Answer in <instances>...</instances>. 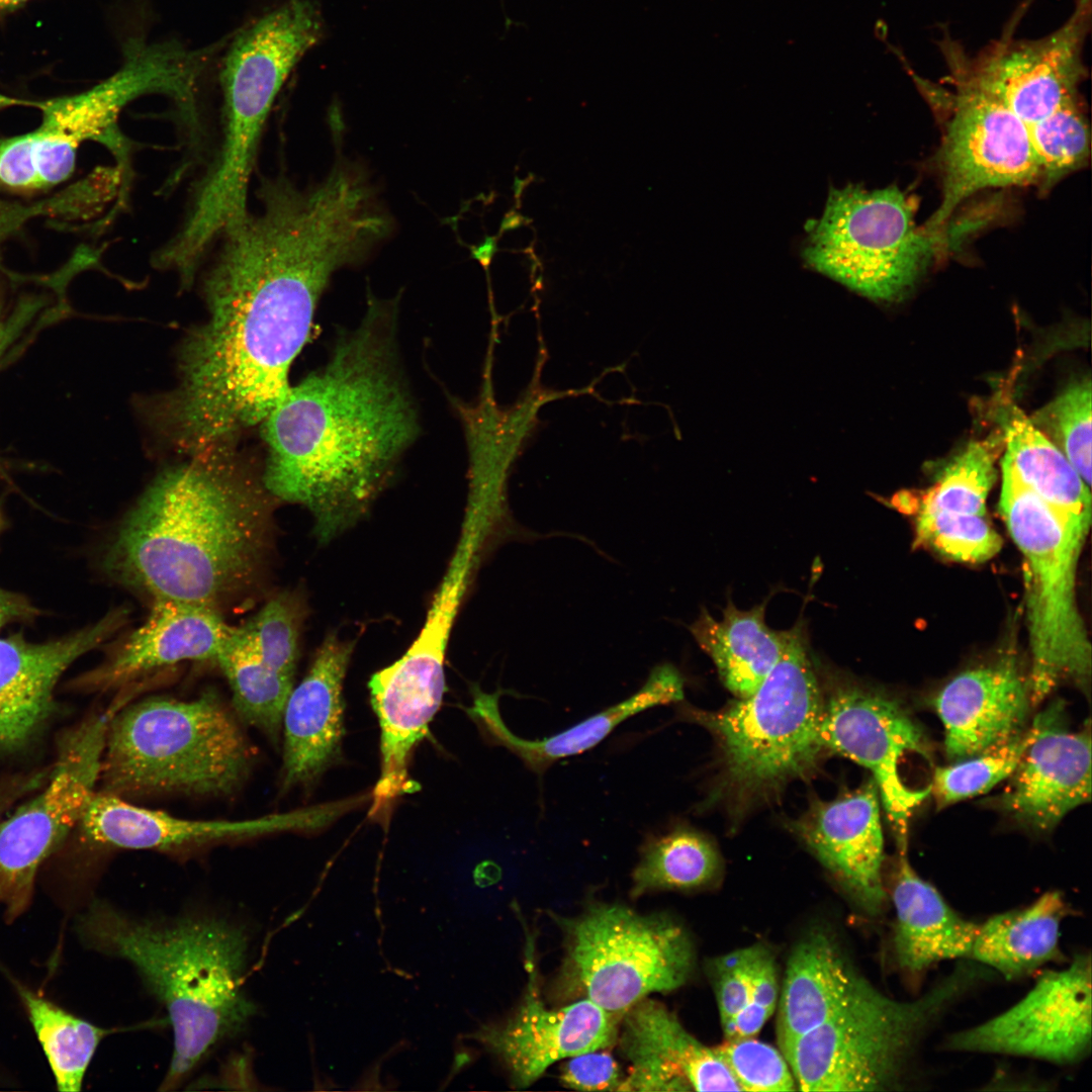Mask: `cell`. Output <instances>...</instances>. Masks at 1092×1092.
<instances>
[{"mask_svg": "<svg viewBox=\"0 0 1092 1092\" xmlns=\"http://www.w3.org/2000/svg\"><path fill=\"white\" fill-rule=\"evenodd\" d=\"M231 224L203 283L207 321L189 336L163 424L191 455L230 445L289 389L333 273L358 260L357 239L327 205L283 190Z\"/></svg>", "mask_w": 1092, "mask_h": 1092, "instance_id": "cell-1", "label": "cell"}, {"mask_svg": "<svg viewBox=\"0 0 1092 1092\" xmlns=\"http://www.w3.org/2000/svg\"><path fill=\"white\" fill-rule=\"evenodd\" d=\"M396 352L395 308L371 300L326 365L290 386L262 422L263 485L307 508L322 541L366 511L417 437Z\"/></svg>", "mask_w": 1092, "mask_h": 1092, "instance_id": "cell-2", "label": "cell"}, {"mask_svg": "<svg viewBox=\"0 0 1092 1092\" xmlns=\"http://www.w3.org/2000/svg\"><path fill=\"white\" fill-rule=\"evenodd\" d=\"M191 456L146 488L107 542L100 566L110 580L152 602L221 614L264 582L274 497L229 446Z\"/></svg>", "mask_w": 1092, "mask_h": 1092, "instance_id": "cell-3", "label": "cell"}, {"mask_svg": "<svg viewBox=\"0 0 1092 1092\" xmlns=\"http://www.w3.org/2000/svg\"><path fill=\"white\" fill-rule=\"evenodd\" d=\"M75 927L89 948L134 966L167 1009L174 1052L163 1091L177 1088L255 1012L243 991L247 938L234 924L211 917L140 919L93 900Z\"/></svg>", "mask_w": 1092, "mask_h": 1092, "instance_id": "cell-4", "label": "cell"}, {"mask_svg": "<svg viewBox=\"0 0 1092 1092\" xmlns=\"http://www.w3.org/2000/svg\"><path fill=\"white\" fill-rule=\"evenodd\" d=\"M238 719L210 690L192 700L159 696L122 706L108 725L102 792L122 799L235 794L255 761Z\"/></svg>", "mask_w": 1092, "mask_h": 1092, "instance_id": "cell-5", "label": "cell"}, {"mask_svg": "<svg viewBox=\"0 0 1092 1092\" xmlns=\"http://www.w3.org/2000/svg\"><path fill=\"white\" fill-rule=\"evenodd\" d=\"M322 22L307 1L292 0L239 32L222 61V140L179 228L190 247L204 250L248 209V188L261 133L289 73L321 37Z\"/></svg>", "mask_w": 1092, "mask_h": 1092, "instance_id": "cell-6", "label": "cell"}, {"mask_svg": "<svg viewBox=\"0 0 1092 1092\" xmlns=\"http://www.w3.org/2000/svg\"><path fill=\"white\" fill-rule=\"evenodd\" d=\"M959 964L922 995L894 999L868 980L835 1013L784 1056L802 1091L902 1089L930 1031L986 979L985 967Z\"/></svg>", "mask_w": 1092, "mask_h": 1092, "instance_id": "cell-7", "label": "cell"}, {"mask_svg": "<svg viewBox=\"0 0 1092 1092\" xmlns=\"http://www.w3.org/2000/svg\"><path fill=\"white\" fill-rule=\"evenodd\" d=\"M780 660L748 697L719 712L688 706L681 714L702 724L720 748L721 784L735 803L769 797L807 776L823 747L819 725L823 691L810 654L805 623L792 628Z\"/></svg>", "mask_w": 1092, "mask_h": 1092, "instance_id": "cell-8", "label": "cell"}, {"mask_svg": "<svg viewBox=\"0 0 1092 1092\" xmlns=\"http://www.w3.org/2000/svg\"><path fill=\"white\" fill-rule=\"evenodd\" d=\"M999 512L1023 557L1032 707L1061 682L1086 687L1091 644L1076 596L1085 541L1054 509L1002 469Z\"/></svg>", "mask_w": 1092, "mask_h": 1092, "instance_id": "cell-9", "label": "cell"}, {"mask_svg": "<svg viewBox=\"0 0 1092 1092\" xmlns=\"http://www.w3.org/2000/svg\"><path fill=\"white\" fill-rule=\"evenodd\" d=\"M937 239L916 225L914 207L896 187L831 189L811 224L807 264L874 300H893L915 282Z\"/></svg>", "mask_w": 1092, "mask_h": 1092, "instance_id": "cell-10", "label": "cell"}, {"mask_svg": "<svg viewBox=\"0 0 1092 1092\" xmlns=\"http://www.w3.org/2000/svg\"><path fill=\"white\" fill-rule=\"evenodd\" d=\"M561 923L572 976L587 999L613 1014L681 987L693 970L692 940L667 916L599 903Z\"/></svg>", "mask_w": 1092, "mask_h": 1092, "instance_id": "cell-11", "label": "cell"}, {"mask_svg": "<svg viewBox=\"0 0 1092 1092\" xmlns=\"http://www.w3.org/2000/svg\"><path fill=\"white\" fill-rule=\"evenodd\" d=\"M121 699L65 732L41 791L0 820V907L10 923L30 906L37 872L96 793L106 735Z\"/></svg>", "mask_w": 1092, "mask_h": 1092, "instance_id": "cell-12", "label": "cell"}, {"mask_svg": "<svg viewBox=\"0 0 1092 1092\" xmlns=\"http://www.w3.org/2000/svg\"><path fill=\"white\" fill-rule=\"evenodd\" d=\"M820 681L823 708L819 738L823 749L847 757L871 771L899 853L907 852L910 818L930 794V787L920 790L908 787L901 778L899 764L907 752L930 759L925 735L897 702L841 671H823Z\"/></svg>", "mask_w": 1092, "mask_h": 1092, "instance_id": "cell-13", "label": "cell"}, {"mask_svg": "<svg viewBox=\"0 0 1092 1092\" xmlns=\"http://www.w3.org/2000/svg\"><path fill=\"white\" fill-rule=\"evenodd\" d=\"M954 93L940 152L943 187L925 231L937 238L952 211L988 187L1024 185L1040 178L1027 125L999 99L972 81L946 58Z\"/></svg>", "mask_w": 1092, "mask_h": 1092, "instance_id": "cell-14", "label": "cell"}, {"mask_svg": "<svg viewBox=\"0 0 1092 1092\" xmlns=\"http://www.w3.org/2000/svg\"><path fill=\"white\" fill-rule=\"evenodd\" d=\"M950 1052L1024 1057L1073 1065L1091 1052V957L1042 974L1018 1002L944 1039Z\"/></svg>", "mask_w": 1092, "mask_h": 1092, "instance_id": "cell-15", "label": "cell"}, {"mask_svg": "<svg viewBox=\"0 0 1092 1092\" xmlns=\"http://www.w3.org/2000/svg\"><path fill=\"white\" fill-rule=\"evenodd\" d=\"M1090 15L1091 0H1077L1069 19L1043 38L1016 40L1008 33L972 59L950 39H943L941 50L1029 125L1078 99L1086 74L1082 54Z\"/></svg>", "mask_w": 1092, "mask_h": 1092, "instance_id": "cell-16", "label": "cell"}, {"mask_svg": "<svg viewBox=\"0 0 1092 1092\" xmlns=\"http://www.w3.org/2000/svg\"><path fill=\"white\" fill-rule=\"evenodd\" d=\"M353 807L351 800L243 820H194L95 793L79 825L92 841L124 849L177 850L276 832L321 828Z\"/></svg>", "mask_w": 1092, "mask_h": 1092, "instance_id": "cell-17", "label": "cell"}, {"mask_svg": "<svg viewBox=\"0 0 1092 1092\" xmlns=\"http://www.w3.org/2000/svg\"><path fill=\"white\" fill-rule=\"evenodd\" d=\"M1028 728V745L996 802L1018 822L1049 831L1090 801V729H1068L1060 702L1039 713Z\"/></svg>", "mask_w": 1092, "mask_h": 1092, "instance_id": "cell-18", "label": "cell"}, {"mask_svg": "<svg viewBox=\"0 0 1092 1092\" xmlns=\"http://www.w3.org/2000/svg\"><path fill=\"white\" fill-rule=\"evenodd\" d=\"M126 617L121 608L111 610L93 624L39 643L21 634L0 638V752H15L36 736L56 709L63 673L110 638Z\"/></svg>", "mask_w": 1092, "mask_h": 1092, "instance_id": "cell-19", "label": "cell"}, {"mask_svg": "<svg viewBox=\"0 0 1092 1092\" xmlns=\"http://www.w3.org/2000/svg\"><path fill=\"white\" fill-rule=\"evenodd\" d=\"M793 830L867 914L884 910V837L873 779L832 801H814Z\"/></svg>", "mask_w": 1092, "mask_h": 1092, "instance_id": "cell-20", "label": "cell"}, {"mask_svg": "<svg viewBox=\"0 0 1092 1092\" xmlns=\"http://www.w3.org/2000/svg\"><path fill=\"white\" fill-rule=\"evenodd\" d=\"M622 1016L621 1050L631 1066L618 1091H742L715 1049L662 1004L646 997Z\"/></svg>", "mask_w": 1092, "mask_h": 1092, "instance_id": "cell-21", "label": "cell"}, {"mask_svg": "<svg viewBox=\"0 0 1092 1092\" xmlns=\"http://www.w3.org/2000/svg\"><path fill=\"white\" fill-rule=\"evenodd\" d=\"M528 971L527 992L517 1012L482 1035L504 1060L517 1087L533 1084L560 1060L606 1049L618 1034L617 1015L587 998L546 1008L538 996L534 964Z\"/></svg>", "mask_w": 1092, "mask_h": 1092, "instance_id": "cell-22", "label": "cell"}, {"mask_svg": "<svg viewBox=\"0 0 1092 1092\" xmlns=\"http://www.w3.org/2000/svg\"><path fill=\"white\" fill-rule=\"evenodd\" d=\"M957 761L1000 745L1025 729L1032 707L1028 679L1014 654L956 675L932 702Z\"/></svg>", "mask_w": 1092, "mask_h": 1092, "instance_id": "cell-23", "label": "cell"}, {"mask_svg": "<svg viewBox=\"0 0 1092 1092\" xmlns=\"http://www.w3.org/2000/svg\"><path fill=\"white\" fill-rule=\"evenodd\" d=\"M352 641L330 633L301 682L292 689L283 721L282 786L313 783L340 752L344 735L343 684Z\"/></svg>", "mask_w": 1092, "mask_h": 1092, "instance_id": "cell-24", "label": "cell"}, {"mask_svg": "<svg viewBox=\"0 0 1092 1092\" xmlns=\"http://www.w3.org/2000/svg\"><path fill=\"white\" fill-rule=\"evenodd\" d=\"M152 603L144 624L100 665L77 678L76 688L105 691L184 660L214 661L236 628L210 608L172 600Z\"/></svg>", "mask_w": 1092, "mask_h": 1092, "instance_id": "cell-25", "label": "cell"}, {"mask_svg": "<svg viewBox=\"0 0 1092 1092\" xmlns=\"http://www.w3.org/2000/svg\"><path fill=\"white\" fill-rule=\"evenodd\" d=\"M890 898L895 916L892 949L896 965L915 987L924 974L943 961H967L979 923L964 918L930 883L899 853Z\"/></svg>", "mask_w": 1092, "mask_h": 1092, "instance_id": "cell-26", "label": "cell"}, {"mask_svg": "<svg viewBox=\"0 0 1092 1092\" xmlns=\"http://www.w3.org/2000/svg\"><path fill=\"white\" fill-rule=\"evenodd\" d=\"M499 694H485L475 687L470 713L495 743L518 756L529 769L542 775L557 760L595 747L628 718L652 707L682 701L684 678L673 665H657L644 685L626 700L555 735L535 740L521 738L507 727L498 709Z\"/></svg>", "mask_w": 1092, "mask_h": 1092, "instance_id": "cell-27", "label": "cell"}, {"mask_svg": "<svg viewBox=\"0 0 1092 1092\" xmlns=\"http://www.w3.org/2000/svg\"><path fill=\"white\" fill-rule=\"evenodd\" d=\"M866 981L825 932L802 938L789 957L779 994L777 1039L782 1054L835 1013Z\"/></svg>", "mask_w": 1092, "mask_h": 1092, "instance_id": "cell-28", "label": "cell"}, {"mask_svg": "<svg viewBox=\"0 0 1092 1092\" xmlns=\"http://www.w3.org/2000/svg\"><path fill=\"white\" fill-rule=\"evenodd\" d=\"M767 600L743 611L727 600L722 620L706 608L689 626L701 649L713 660L724 686L737 698L751 695L785 652L793 633L765 622Z\"/></svg>", "mask_w": 1092, "mask_h": 1092, "instance_id": "cell-29", "label": "cell"}, {"mask_svg": "<svg viewBox=\"0 0 1092 1092\" xmlns=\"http://www.w3.org/2000/svg\"><path fill=\"white\" fill-rule=\"evenodd\" d=\"M1069 906L1059 891H1049L1027 906L997 913L983 923L967 961L993 970L1007 980L1033 974L1063 959L1061 926Z\"/></svg>", "mask_w": 1092, "mask_h": 1092, "instance_id": "cell-30", "label": "cell"}, {"mask_svg": "<svg viewBox=\"0 0 1092 1092\" xmlns=\"http://www.w3.org/2000/svg\"><path fill=\"white\" fill-rule=\"evenodd\" d=\"M1004 432L1002 469L1064 517L1085 539L1091 523L1090 487L1020 408L1012 406L1007 412Z\"/></svg>", "mask_w": 1092, "mask_h": 1092, "instance_id": "cell-31", "label": "cell"}, {"mask_svg": "<svg viewBox=\"0 0 1092 1092\" xmlns=\"http://www.w3.org/2000/svg\"><path fill=\"white\" fill-rule=\"evenodd\" d=\"M214 662L228 680L237 717L277 743L294 676L269 665L241 627L235 628Z\"/></svg>", "mask_w": 1092, "mask_h": 1092, "instance_id": "cell-32", "label": "cell"}, {"mask_svg": "<svg viewBox=\"0 0 1092 1092\" xmlns=\"http://www.w3.org/2000/svg\"><path fill=\"white\" fill-rule=\"evenodd\" d=\"M58 1091L78 1092L90 1062L109 1030L99 1027L15 982Z\"/></svg>", "mask_w": 1092, "mask_h": 1092, "instance_id": "cell-33", "label": "cell"}, {"mask_svg": "<svg viewBox=\"0 0 1092 1092\" xmlns=\"http://www.w3.org/2000/svg\"><path fill=\"white\" fill-rule=\"evenodd\" d=\"M720 871V856L702 833L677 826L646 838L632 874L633 897L655 890H688L712 882Z\"/></svg>", "mask_w": 1092, "mask_h": 1092, "instance_id": "cell-34", "label": "cell"}, {"mask_svg": "<svg viewBox=\"0 0 1092 1092\" xmlns=\"http://www.w3.org/2000/svg\"><path fill=\"white\" fill-rule=\"evenodd\" d=\"M470 544L459 542L435 594L424 626L406 652L394 663L421 674L445 677L446 650L470 568Z\"/></svg>", "mask_w": 1092, "mask_h": 1092, "instance_id": "cell-35", "label": "cell"}, {"mask_svg": "<svg viewBox=\"0 0 1092 1092\" xmlns=\"http://www.w3.org/2000/svg\"><path fill=\"white\" fill-rule=\"evenodd\" d=\"M995 453L987 441L971 442L922 496L916 512L948 517L986 516V500L996 479Z\"/></svg>", "mask_w": 1092, "mask_h": 1092, "instance_id": "cell-36", "label": "cell"}, {"mask_svg": "<svg viewBox=\"0 0 1092 1092\" xmlns=\"http://www.w3.org/2000/svg\"><path fill=\"white\" fill-rule=\"evenodd\" d=\"M1030 739L1029 728L1010 740L984 752L938 766L930 793L939 807L986 793L1008 779L1017 766Z\"/></svg>", "mask_w": 1092, "mask_h": 1092, "instance_id": "cell-37", "label": "cell"}, {"mask_svg": "<svg viewBox=\"0 0 1092 1092\" xmlns=\"http://www.w3.org/2000/svg\"><path fill=\"white\" fill-rule=\"evenodd\" d=\"M1091 381L1071 384L1031 417L1033 425L1091 485Z\"/></svg>", "mask_w": 1092, "mask_h": 1092, "instance_id": "cell-38", "label": "cell"}, {"mask_svg": "<svg viewBox=\"0 0 1092 1092\" xmlns=\"http://www.w3.org/2000/svg\"><path fill=\"white\" fill-rule=\"evenodd\" d=\"M1027 127L1040 165V178H1058L1083 163L1088 155L1089 131L1078 99Z\"/></svg>", "mask_w": 1092, "mask_h": 1092, "instance_id": "cell-39", "label": "cell"}, {"mask_svg": "<svg viewBox=\"0 0 1092 1092\" xmlns=\"http://www.w3.org/2000/svg\"><path fill=\"white\" fill-rule=\"evenodd\" d=\"M303 615L299 598L281 593L268 600L241 628L269 665L294 676Z\"/></svg>", "mask_w": 1092, "mask_h": 1092, "instance_id": "cell-40", "label": "cell"}, {"mask_svg": "<svg viewBox=\"0 0 1092 1092\" xmlns=\"http://www.w3.org/2000/svg\"><path fill=\"white\" fill-rule=\"evenodd\" d=\"M916 542L952 560L980 563L1002 548V538L982 516L952 518L916 512Z\"/></svg>", "mask_w": 1092, "mask_h": 1092, "instance_id": "cell-41", "label": "cell"}, {"mask_svg": "<svg viewBox=\"0 0 1092 1092\" xmlns=\"http://www.w3.org/2000/svg\"><path fill=\"white\" fill-rule=\"evenodd\" d=\"M714 1049L727 1064L742 1091L797 1089L786 1058L768 1043L753 1036L731 1037Z\"/></svg>", "mask_w": 1092, "mask_h": 1092, "instance_id": "cell-42", "label": "cell"}, {"mask_svg": "<svg viewBox=\"0 0 1092 1092\" xmlns=\"http://www.w3.org/2000/svg\"><path fill=\"white\" fill-rule=\"evenodd\" d=\"M779 994L774 957L766 947L757 944L754 949L747 1002L723 1029L725 1037L756 1035L774 1013Z\"/></svg>", "mask_w": 1092, "mask_h": 1092, "instance_id": "cell-43", "label": "cell"}, {"mask_svg": "<svg viewBox=\"0 0 1092 1092\" xmlns=\"http://www.w3.org/2000/svg\"><path fill=\"white\" fill-rule=\"evenodd\" d=\"M754 949L755 945L738 948L709 964L722 1029L747 1002Z\"/></svg>", "mask_w": 1092, "mask_h": 1092, "instance_id": "cell-44", "label": "cell"}, {"mask_svg": "<svg viewBox=\"0 0 1092 1092\" xmlns=\"http://www.w3.org/2000/svg\"><path fill=\"white\" fill-rule=\"evenodd\" d=\"M587 1052L568 1058L560 1073L561 1083L582 1091H618L623 1081L617 1062L607 1053Z\"/></svg>", "mask_w": 1092, "mask_h": 1092, "instance_id": "cell-45", "label": "cell"}, {"mask_svg": "<svg viewBox=\"0 0 1092 1092\" xmlns=\"http://www.w3.org/2000/svg\"><path fill=\"white\" fill-rule=\"evenodd\" d=\"M7 526L6 513L0 502V538ZM39 615L40 611L24 595L0 586V629L13 623H32Z\"/></svg>", "mask_w": 1092, "mask_h": 1092, "instance_id": "cell-46", "label": "cell"}, {"mask_svg": "<svg viewBox=\"0 0 1092 1092\" xmlns=\"http://www.w3.org/2000/svg\"><path fill=\"white\" fill-rule=\"evenodd\" d=\"M44 775L30 774L11 777L0 782V820L7 810L27 793L42 784Z\"/></svg>", "mask_w": 1092, "mask_h": 1092, "instance_id": "cell-47", "label": "cell"}, {"mask_svg": "<svg viewBox=\"0 0 1092 1092\" xmlns=\"http://www.w3.org/2000/svg\"><path fill=\"white\" fill-rule=\"evenodd\" d=\"M28 0H0V16L14 10Z\"/></svg>", "mask_w": 1092, "mask_h": 1092, "instance_id": "cell-48", "label": "cell"}, {"mask_svg": "<svg viewBox=\"0 0 1092 1092\" xmlns=\"http://www.w3.org/2000/svg\"><path fill=\"white\" fill-rule=\"evenodd\" d=\"M8 337H9L8 328L6 327V325H5L4 321H3L2 312H1V305H0V354H1L2 350H3V348L5 347V345L8 342Z\"/></svg>", "mask_w": 1092, "mask_h": 1092, "instance_id": "cell-49", "label": "cell"}, {"mask_svg": "<svg viewBox=\"0 0 1092 1092\" xmlns=\"http://www.w3.org/2000/svg\"><path fill=\"white\" fill-rule=\"evenodd\" d=\"M466 1060H467V1056L465 1055V1053L457 1054L456 1057H455V1063H454L453 1070L454 1071L459 1070L464 1065Z\"/></svg>", "mask_w": 1092, "mask_h": 1092, "instance_id": "cell-50", "label": "cell"}]
</instances>
